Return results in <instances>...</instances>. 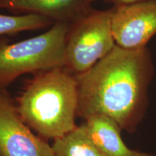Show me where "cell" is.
Instances as JSON below:
<instances>
[{"label": "cell", "instance_id": "obj_6", "mask_svg": "<svg viewBox=\"0 0 156 156\" xmlns=\"http://www.w3.org/2000/svg\"><path fill=\"white\" fill-rule=\"evenodd\" d=\"M0 156H54L51 146L33 133L3 90H0Z\"/></svg>", "mask_w": 156, "mask_h": 156}, {"label": "cell", "instance_id": "obj_5", "mask_svg": "<svg viewBox=\"0 0 156 156\" xmlns=\"http://www.w3.org/2000/svg\"><path fill=\"white\" fill-rule=\"evenodd\" d=\"M112 26L116 46L129 50L146 48L156 34V0L113 7Z\"/></svg>", "mask_w": 156, "mask_h": 156}, {"label": "cell", "instance_id": "obj_2", "mask_svg": "<svg viewBox=\"0 0 156 156\" xmlns=\"http://www.w3.org/2000/svg\"><path fill=\"white\" fill-rule=\"evenodd\" d=\"M78 101L77 78L57 67L35 76L17 98L16 107L31 129L54 140L77 126Z\"/></svg>", "mask_w": 156, "mask_h": 156}, {"label": "cell", "instance_id": "obj_4", "mask_svg": "<svg viewBox=\"0 0 156 156\" xmlns=\"http://www.w3.org/2000/svg\"><path fill=\"white\" fill-rule=\"evenodd\" d=\"M113 7L92 9L70 23L66 38L64 69L77 77L86 73L116 46L113 36Z\"/></svg>", "mask_w": 156, "mask_h": 156}, {"label": "cell", "instance_id": "obj_13", "mask_svg": "<svg viewBox=\"0 0 156 156\" xmlns=\"http://www.w3.org/2000/svg\"><path fill=\"white\" fill-rule=\"evenodd\" d=\"M147 156H151V155H147Z\"/></svg>", "mask_w": 156, "mask_h": 156}, {"label": "cell", "instance_id": "obj_3", "mask_svg": "<svg viewBox=\"0 0 156 156\" xmlns=\"http://www.w3.org/2000/svg\"><path fill=\"white\" fill-rule=\"evenodd\" d=\"M69 25L56 22L42 34L21 41H0V90L24 74L64 67Z\"/></svg>", "mask_w": 156, "mask_h": 156}, {"label": "cell", "instance_id": "obj_11", "mask_svg": "<svg viewBox=\"0 0 156 156\" xmlns=\"http://www.w3.org/2000/svg\"><path fill=\"white\" fill-rule=\"evenodd\" d=\"M142 1H147V0H112V2L114 4V7H119V6L129 5Z\"/></svg>", "mask_w": 156, "mask_h": 156}, {"label": "cell", "instance_id": "obj_1", "mask_svg": "<svg viewBox=\"0 0 156 156\" xmlns=\"http://www.w3.org/2000/svg\"><path fill=\"white\" fill-rule=\"evenodd\" d=\"M151 70L147 48L129 50L116 45L88 71L76 77L77 116L86 119L103 115L122 129H131L142 106Z\"/></svg>", "mask_w": 156, "mask_h": 156}, {"label": "cell", "instance_id": "obj_10", "mask_svg": "<svg viewBox=\"0 0 156 156\" xmlns=\"http://www.w3.org/2000/svg\"><path fill=\"white\" fill-rule=\"evenodd\" d=\"M52 20L37 15H9L0 13V36H11L24 32L51 27Z\"/></svg>", "mask_w": 156, "mask_h": 156}, {"label": "cell", "instance_id": "obj_7", "mask_svg": "<svg viewBox=\"0 0 156 156\" xmlns=\"http://www.w3.org/2000/svg\"><path fill=\"white\" fill-rule=\"evenodd\" d=\"M94 0H0V9L20 15H37L71 23L93 9Z\"/></svg>", "mask_w": 156, "mask_h": 156}, {"label": "cell", "instance_id": "obj_12", "mask_svg": "<svg viewBox=\"0 0 156 156\" xmlns=\"http://www.w3.org/2000/svg\"><path fill=\"white\" fill-rule=\"evenodd\" d=\"M95 1V0H94ZM102 1H106V2H112V0H102Z\"/></svg>", "mask_w": 156, "mask_h": 156}, {"label": "cell", "instance_id": "obj_8", "mask_svg": "<svg viewBox=\"0 0 156 156\" xmlns=\"http://www.w3.org/2000/svg\"><path fill=\"white\" fill-rule=\"evenodd\" d=\"M85 120L84 125L98 149L104 156H147L129 149L121 136L122 129L112 119L103 115H93Z\"/></svg>", "mask_w": 156, "mask_h": 156}, {"label": "cell", "instance_id": "obj_9", "mask_svg": "<svg viewBox=\"0 0 156 156\" xmlns=\"http://www.w3.org/2000/svg\"><path fill=\"white\" fill-rule=\"evenodd\" d=\"M51 148L54 156H104L90 139L84 124L54 139Z\"/></svg>", "mask_w": 156, "mask_h": 156}]
</instances>
